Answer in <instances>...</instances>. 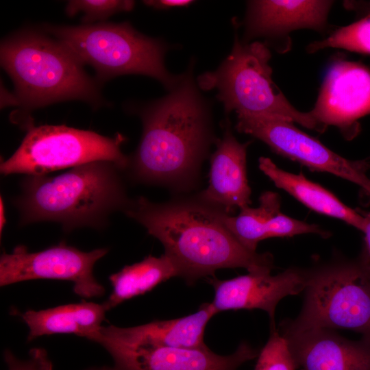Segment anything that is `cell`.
<instances>
[{
	"mask_svg": "<svg viewBox=\"0 0 370 370\" xmlns=\"http://www.w3.org/2000/svg\"><path fill=\"white\" fill-rule=\"evenodd\" d=\"M140 143L125 169L132 180L186 193L197 185L201 165L215 143L210 108L192 68L162 98L144 106Z\"/></svg>",
	"mask_w": 370,
	"mask_h": 370,
	"instance_id": "obj_1",
	"label": "cell"
},
{
	"mask_svg": "<svg viewBox=\"0 0 370 370\" xmlns=\"http://www.w3.org/2000/svg\"><path fill=\"white\" fill-rule=\"evenodd\" d=\"M157 238L188 284L214 276L221 269L244 268L248 272L274 267L269 252L242 245L221 219L222 210L195 196H177L156 203L140 196L123 212Z\"/></svg>",
	"mask_w": 370,
	"mask_h": 370,
	"instance_id": "obj_2",
	"label": "cell"
},
{
	"mask_svg": "<svg viewBox=\"0 0 370 370\" xmlns=\"http://www.w3.org/2000/svg\"><path fill=\"white\" fill-rule=\"evenodd\" d=\"M114 162H91L71 168L56 176L27 175L21 193L13 201L20 224L40 221L60 223L69 232L89 227L106 226L114 212H124L131 201Z\"/></svg>",
	"mask_w": 370,
	"mask_h": 370,
	"instance_id": "obj_3",
	"label": "cell"
},
{
	"mask_svg": "<svg viewBox=\"0 0 370 370\" xmlns=\"http://www.w3.org/2000/svg\"><path fill=\"white\" fill-rule=\"evenodd\" d=\"M1 64L12 79L18 103L28 109L81 99L97 103L95 84L60 41L23 31L1 45Z\"/></svg>",
	"mask_w": 370,
	"mask_h": 370,
	"instance_id": "obj_4",
	"label": "cell"
},
{
	"mask_svg": "<svg viewBox=\"0 0 370 370\" xmlns=\"http://www.w3.org/2000/svg\"><path fill=\"white\" fill-rule=\"evenodd\" d=\"M306 269L301 310L281 325L293 330L345 329L370 339V257L335 256Z\"/></svg>",
	"mask_w": 370,
	"mask_h": 370,
	"instance_id": "obj_5",
	"label": "cell"
},
{
	"mask_svg": "<svg viewBox=\"0 0 370 370\" xmlns=\"http://www.w3.org/2000/svg\"><path fill=\"white\" fill-rule=\"evenodd\" d=\"M45 29L82 64L92 66L100 81L121 75H145L157 79L170 91L182 78V75H173L164 66L168 46L143 35L128 23L45 25Z\"/></svg>",
	"mask_w": 370,
	"mask_h": 370,
	"instance_id": "obj_6",
	"label": "cell"
},
{
	"mask_svg": "<svg viewBox=\"0 0 370 370\" xmlns=\"http://www.w3.org/2000/svg\"><path fill=\"white\" fill-rule=\"evenodd\" d=\"M271 58L266 43L240 41L236 34L230 53L216 71L198 76V87L217 90L227 114L273 115L322 133L309 112L297 110L275 84Z\"/></svg>",
	"mask_w": 370,
	"mask_h": 370,
	"instance_id": "obj_7",
	"label": "cell"
},
{
	"mask_svg": "<svg viewBox=\"0 0 370 370\" xmlns=\"http://www.w3.org/2000/svg\"><path fill=\"white\" fill-rule=\"evenodd\" d=\"M121 134L114 138L65 125H33L15 152L0 165L4 175H44L95 161L116 164L124 172L129 157L121 151L125 140Z\"/></svg>",
	"mask_w": 370,
	"mask_h": 370,
	"instance_id": "obj_8",
	"label": "cell"
},
{
	"mask_svg": "<svg viewBox=\"0 0 370 370\" xmlns=\"http://www.w3.org/2000/svg\"><path fill=\"white\" fill-rule=\"evenodd\" d=\"M236 129L267 144L275 153L311 171L334 175L358 185L370 196L368 159L351 160L337 154L317 138L300 130L291 121L266 115L236 114Z\"/></svg>",
	"mask_w": 370,
	"mask_h": 370,
	"instance_id": "obj_9",
	"label": "cell"
},
{
	"mask_svg": "<svg viewBox=\"0 0 370 370\" xmlns=\"http://www.w3.org/2000/svg\"><path fill=\"white\" fill-rule=\"evenodd\" d=\"M90 341L111 356L114 370H237L259 352L242 342L231 354L219 355L207 346L178 348L123 339L102 326Z\"/></svg>",
	"mask_w": 370,
	"mask_h": 370,
	"instance_id": "obj_10",
	"label": "cell"
},
{
	"mask_svg": "<svg viewBox=\"0 0 370 370\" xmlns=\"http://www.w3.org/2000/svg\"><path fill=\"white\" fill-rule=\"evenodd\" d=\"M108 251L107 248L83 251L64 242L36 252L19 245L1 256L0 285L38 279L67 280L80 297H100L105 288L94 277L93 267Z\"/></svg>",
	"mask_w": 370,
	"mask_h": 370,
	"instance_id": "obj_11",
	"label": "cell"
},
{
	"mask_svg": "<svg viewBox=\"0 0 370 370\" xmlns=\"http://www.w3.org/2000/svg\"><path fill=\"white\" fill-rule=\"evenodd\" d=\"M308 112L322 132L335 126L347 140L354 138L360 131L358 120L370 114V70L355 62H334Z\"/></svg>",
	"mask_w": 370,
	"mask_h": 370,
	"instance_id": "obj_12",
	"label": "cell"
},
{
	"mask_svg": "<svg viewBox=\"0 0 370 370\" xmlns=\"http://www.w3.org/2000/svg\"><path fill=\"white\" fill-rule=\"evenodd\" d=\"M208 282L214 290L211 304L217 313L229 310L260 309L268 314L273 328H275V312L280 301L304 291L306 269L291 267L275 275L269 271L248 272L223 280L213 276Z\"/></svg>",
	"mask_w": 370,
	"mask_h": 370,
	"instance_id": "obj_13",
	"label": "cell"
},
{
	"mask_svg": "<svg viewBox=\"0 0 370 370\" xmlns=\"http://www.w3.org/2000/svg\"><path fill=\"white\" fill-rule=\"evenodd\" d=\"M294 362L301 370H370V339L344 338L334 330H293L281 325Z\"/></svg>",
	"mask_w": 370,
	"mask_h": 370,
	"instance_id": "obj_14",
	"label": "cell"
},
{
	"mask_svg": "<svg viewBox=\"0 0 370 370\" xmlns=\"http://www.w3.org/2000/svg\"><path fill=\"white\" fill-rule=\"evenodd\" d=\"M250 143H239L226 120L223 134L217 138L216 149L210 156L208 186L197 195L201 200L228 214L249 206L247 150Z\"/></svg>",
	"mask_w": 370,
	"mask_h": 370,
	"instance_id": "obj_15",
	"label": "cell"
},
{
	"mask_svg": "<svg viewBox=\"0 0 370 370\" xmlns=\"http://www.w3.org/2000/svg\"><path fill=\"white\" fill-rule=\"evenodd\" d=\"M280 206V195L265 191L259 197L258 207H246L236 216L223 212L221 219L239 243L252 251H256L260 241L269 238L325 235V230L319 225L288 217L281 212Z\"/></svg>",
	"mask_w": 370,
	"mask_h": 370,
	"instance_id": "obj_16",
	"label": "cell"
},
{
	"mask_svg": "<svg viewBox=\"0 0 370 370\" xmlns=\"http://www.w3.org/2000/svg\"><path fill=\"white\" fill-rule=\"evenodd\" d=\"M332 1L260 0L248 3L245 18L247 41L256 37L285 36L299 29L323 31Z\"/></svg>",
	"mask_w": 370,
	"mask_h": 370,
	"instance_id": "obj_17",
	"label": "cell"
},
{
	"mask_svg": "<svg viewBox=\"0 0 370 370\" xmlns=\"http://www.w3.org/2000/svg\"><path fill=\"white\" fill-rule=\"evenodd\" d=\"M258 166L275 186L285 190L308 208L339 219L362 232L365 217L361 211L347 206L330 190L308 180L302 173L295 174L284 171L270 158L263 156L258 160Z\"/></svg>",
	"mask_w": 370,
	"mask_h": 370,
	"instance_id": "obj_18",
	"label": "cell"
},
{
	"mask_svg": "<svg viewBox=\"0 0 370 370\" xmlns=\"http://www.w3.org/2000/svg\"><path fill=\"white\" fill-rule=\"evenodd\" d=\"M217 313L210 303L202 304L198 310L181 318L154 321L130 328L108 326L116 336L127 341L178 348L206 347L204 335L208 321Z\"/></svg>",
	"mask_w": 370,
	"mask_h": 370,
	"instance_id": "obj_19",
	"label": "cell"
},
{
	"mask_svg": "<svg viewBox=\"0 0 370 370\" xmlns=\"http://www.w3.org/2000/svg\"><path fill=\"white\" fill-rule=\"evenodd\" d=\"M106 312L103 304L83 301L41 310H29L21 318L29 328V341L56 334H73L91 340L102 327Z\"/></svg>",
	"mask_w": 370,
	"mask_h": 370,
	"instance_id": "obj_20",
	"label": "cell"
},
{
	"mask_svg": "<svg viewBox=\"0 0 370 370\" xmlns=\"http://www.w3.org/2000/svg\"><path fill=\"white\" fill-rule=\"evenodd\" d=\"M173 277H179V271L167 255H149L109 277L112 291L103 304L107 311L110 310L126 300L151 291Z\"/></svg>",
	"mask_w": 370,
	"mask_h": 370,
	"instance_id": "obj_21",
	"label": "cell"
},
{
	"mask_svg": "<svg viewBox=\"0 0 370 370\" xmlns=\"http://www.w3.org/2000/svg\"><path fill=\"white\" fill-rule=\"evenodd\" d=\"M325 48H338L370 54V14L334 30L322 40L310 43L307 51L314 53Z\"/></svg>",
	"mask_w": 370,
	"mask_h": 370,
	"instance_id": "obj_22",
	"label": "cell"
},
{
	"mask_svg": "<svg viewBox=\"0 0 370 370\" xmlns=\"http://www.w3.org/2000/svg\"><path fill=\"white\" fill-rule=\"evenodd\" d=\"M134 4V1L128 0H72L68 1L65 11L69 16L82 12V21L89 23L105 20L118 12L130 11Z\"/></svg>",
	"mask_w": 370,
	"mask_h": 370,
	"instance_id": "obj_23",
	"label": "cell"
},
{
	"mask_svg": "<svg viewBox=\"0 0 370 370\" xmlns=\"http://www.w3.org/2000/svg\"><path fill=\"white\" fill-rule=\"evenodd\" d=\"M254 370H297L286 341L276 328L259 352Z\"/></svg>",
	"mask_w": 370,
	"mask_h": 370,
	"instance_id": "obj_24",
	"label": "cell"
},
{
	"mask_svg": "<svg viewBox=\"0 0 370 370\" xmlns=\"http://www.w3.org/2000/svg\"><path fill=\"white\" fill-rule=\"evenodd\" d=\"M27 360L17 358L10 349L3 352V358L8 370H52V365L47 353L41 349H35L30 353ZM84 370H113L110 367H94Z\"/></svg>",
	"mask_w": 370,
	"mask_h": 370,
	"instance_id": "obj_25",
	"label": "cell"
},
{
	"mask_svg": "<svg viewBox=\"0 0 370 370\" xmlns=\"http://www.w3.org/2000/svg\"><path fill=\"white\" fill-rule=\"evenodd\" d=\"M144 3L157 10H167L173 8L186 7L194 1L191 0H149L144 1Z\"/></svg>",
	"mask_w": 370,
	"mask_h": 370,
	"instance_id": "obj_26",
	"label": "cell"
},
{
	"mask_svg": "<svg viewBox=\"0 0 370 370\" xmlns=\"http://www.w3.org/2000/svg\"><path fill=\"white\" fill-rule=\"evenodd\" d=\"M361 212L365 217V224L362 230V232L364 234L365 239V244L363 246L370 257V212Z\"/></svg>",
	"mask_w": 370,
	"mask_h": 370,
	"instance_id": "obj_27",
	"label": "cell"
},
{
	"mask_svg": "<svg viewBox=\"0 0 370 370\" xmlns=\"http://www.w3.org/2000/svg\"><path fill=\"white\" fill-rule=\"evenodd\" d=\"M5 224V217L4 204H3L2 198L1 197V201H0V232H1V234H2V230L4 228Z\"/></svg>",
	"mask_w": 370,
	"mask_h": 370,
	"instance_id": "obj_28",
	"label": "cell"
},
{
	"mask_svg": "<svg viewBox=\"0 0 370 370\" xmlns=\"http://www.w3.org/2000/svg\"><path fill=\"white\" fill-rule=\"evenodd\" d=\"M113 370H114V369H113Z\"/></svg>",
	"mask_w": 370,
	"mask_h": 370,
	"instance_id": "obj_29",
	"label": "cell"
}]
</instances>
